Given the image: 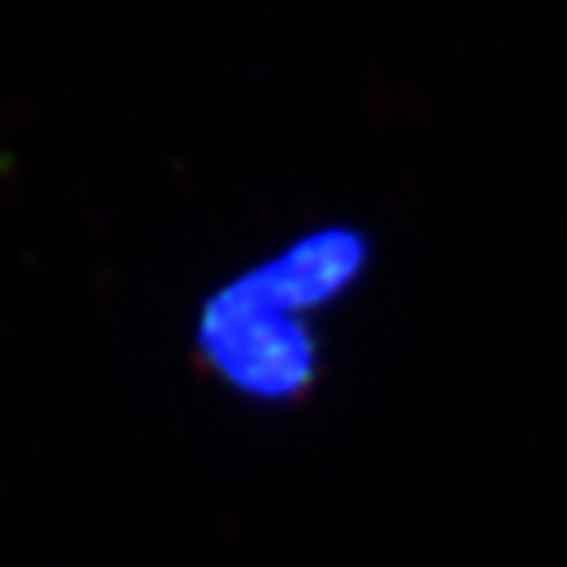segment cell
<instances>
[{
	"instance_id": "cell-1",
	"label": "cell",
	"mask_w": 567,
	"mask_h": 567,
	"mask_svg": "<svg viewBox=\"0 0 567 567\" xmlns=\"http://www.w3.org/2000/svg\"><path fill=\"white\" fill-rule=\"evenodd\" d=\"M202 351L213 371L252 399H292L316 379V339L303 316H288L229 284L202 316Z\"/></svg>"
},
{
	"instance_id": "cell-2",
	"label": "cell",
	"mask_w": 567,
	"mask_h": 567,
	"mask_svg": "<svg viewBox=\"0 0 567 567\" xmlns=\"http://www.w3.org/2000/svg\"><path fill=\"white\" fill-rule=\"evenodd\" d=\"M359 268H363V245L351 233L328 229L292 245L280 257L265 260L248 276H240L237 288L276 311L308 316L319 303L336 300L359 276Z\"/></svg>"
}]
</instances>
